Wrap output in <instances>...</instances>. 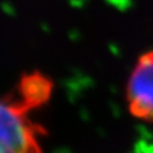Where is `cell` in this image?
Returning a JSON list of instances; mask_svg holds the SVG:
<instances>
[{"instance_id":"cell-1","label":"cell","mask_w":153,"mask_h":153,"mask_svg":"<svg viewBox=\"0 0 153 153\" xmlns=\"http://www.w3.org/2000/svg\"><path fill=\"white\" fill-rule=\"evenodd\" d=\"M52 87L46 75L28 72L11 94L0 98V153H42L46 130L30 118V112L50 100Z\"/></svg>"},{"instance_id":"cell-2","label":"cell","mask_w":153,"mask_h":153,"mask_svg":"<svg viewBox=\"0 0 153 153\" xmlns=\"http://www.w3.org/2000/svg\"><path fill=\"white\" fill-rule=\"evenodd\" d=\"M126 98L135 118L153 122V51L137 58L128 79Z\"/></svg>"}]
</instances>
